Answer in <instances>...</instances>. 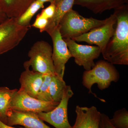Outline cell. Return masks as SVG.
Wrapping results in <instances>:
<instances>
[{
    "label": "cell",
    "mask_w": 128,
    "mask_h": 128,
    "mask_svg": "<svg viewBox=\"0 0 128 128\" xmlns=\"http://www.w3.org/2000/svg\"><path fill=\"white\" fill-rule=\"evenodd\" d=\"M73 94L71 86H66L62 100L57 106L50 112L38 113L37 115L41 120L56 128H72L68 120V105Z\"/></svg>",
    "instance_id": "obj_8"
},
{
    "label": "cell",
    "mask_w": 128,
    "mask_h": 128,
    "mask_svg": "<svg viewBox=\"0 0 128 128\" xmlns=\"http://www.w3.org/2000/svg\"><path fill=\"white\" fill-rule=\"evenodd\" d=\"M29 27L18 23L17 18H8L0 24V55L18 46L27 34Z\"/></svg>",
    "instance_id": "obj_5"
},
{
    "label": "cell",
    "mask_w": 128,
    "mask_h": 128,
    "mask_svg": "<svg viewBox=\"0 0 128 128\" xmlns=\"http://www.w3.org/2000/svg\"><path fill=\"white\" fill-rule=\"evenodd\" d=\"M62 0H54V2H55L56 5H57L59 3H60L61 1Z\"/></svg>",
    "instance_id": "obj_28"
},
{
    "label": "cell",
    "mask_w": 128,
    "mask_h": 128,
    "mask_svg": "<svg viewBox=\"0 0 128 128\" xmlns=\"http://www.w3.org/2000/svg\"><path fill=\"white\" fill-rule=\"evenodd\" d=\"M64 40L76 64L83 66L86 70H90L95 66L94 60L101 54L99 47L79 44L72 39Z\"/></svg>",
    "instance_id": "obj_9"
},
{
    "label": "cell",
    "mask_w": 128,
    "mask_h": 128,
    "mask_svg": "<svg viewBox=\"0 0 128 128\" xmlns=\"http://www.w3.org/2000/svg\"><path fill=\"white\" fill-rule=\"evenodd\" d=\"M36 0L43 4H44L46 2H50V3L51 2H54V0Z\"/></svg>",
    "instance_id": "obj_27"
},
{
    "label": "cell",
    "mask_w": 128,
    "mask_h": 128,
    "mask_svg": "<svg viewBox=\"0 0 128 128\" xmlns=\"http://www.w3.org/2000/svg\"><path fill=\"white\" fill-rule=\"evenodd\" d=\"M116 22V17L114 12L108 18L107 21L103 25L72 39L76 42H85L89 44H96L100 48L102 52L114 34Z\"/></svg>",
    "instance_id": "obj_6"
},
{
    "label": "cell",
    "mask_w": 128,
    "mask_h": 128,
    "mask_svg": "<svg viewBox=\"0 0 128 128\" xmlns=\"http://www.w3.org/2000/svg\"><path fill=\"white\" fill-rule=\"evenodd\" d=\"M74 1L75 0H62L56 5L54 16L52 18L48 20L44 32L48 33L58 26L65 14L72 9Z\"/></svg>",
    "instance_id": "obj_16"
},
{
    "label": "cell",
    "mask_w": 128,
    "mask_h": 128,
    "mask_svg": "<svg viewBox=\"0 0 128 128\" xmlns=\"http://www.w3.org/2000/svg\"><path fill=\"white\" fill-rule=\"evenodd\" d=\"M59 103L38 100L29 96L20 88L16 92L12 99L10 110L36 113L47 112L54 109Z\"/></svg>",
    "instance_id": "obj_7"
},
{
    "label": "cell",
    "mask_w": 128,
    "mask_h": 128,
    "mask_svg": "<svg viewBox=\"0 0 128 128\" xmlns=\"http://www.w3.org/2000/svg\"><path fill=\"white\" fill-rule=\"evenodd\" d=\"M110 121L116 128H128V111L125 108L117 110Z\"/></svg>",
    "instance_id": "obj_20"
},
{
    "label": "cell",
    "mask_w": 128,
    "mask_h": 128,
    "mask_svg": "<svg viewBox=\"0 0 128 128\" xmlns=\"http://www.w3.org/2000/svg\"><path fill=\"white\" fill-rule=\"evenodd\" d=\"M48 20L39 14L37 15L36 20L32 25L33 27L39 29L41 32H44L47 26Z\"/></svg>",
    "instance_id": "obj_22"
},
{
    "label": "cell",
    "mask_w": 128,
    "mask_h": 128,
    "mask_svg": "<svg viewBox=\"0 0 128 128\" xmlns=\"http://www.w3.org/2000/svg\"><path fill=\"white\" fill-rule=\"evenodd\" d=\"M18 90L6 86L0 87V120L4 123L6 124L12 99Z\"/></svg>",
    "instance_id": "obj_17"
},
{
    "label": "cell",
    "mask_w": 128,
    "mask_h": 128,
    "mask_svg": "<svg viewBox=\"0 0 128 128\" xmlns=\"http://www.w3.org/2000/svg\"><path fill=\"white\" fill-rule=\"evenodd\" d=\"M48 34L52 41V58L55 73L64 78L66 64L72 56L60 34L58 26Z\"/></svg>",
    "instance_id": "obj_10"
},
{
    "label": "cell",
    "mask_w": 128,
    "mask_h": 128,
    "mask_svg": "<svg viewBox=\"0 0 128 128\" xmlns=\"http://www.w3.org/2000/svg\"><path fill=\"white\" fill-rule=\"evenodd\" d=\"M21 73L19 82L20 89L28 95L36 98L37 94L43 82L44 75L26 68Z\"/></svg>",
    "instance_id": "obj_13"
},
{
    "label": "cell",
    "mask_w": 128,
    "mask_h": 128,
    "mask_svg": "<svg viewBox=\"0 0 128 128\" xmlns=\"http://www.w3.org/2000/svg\"><path fill=\"white\" fill-rule=\"evenodd\" d=\"M8 18L0 6V24L2 23L6 20Z\"/></svg>",
    "instance_id": "obj_25"
},
{
    "label": "cell",
    "mask_w": 128,
    "mask_h": 128,
    "mask_svg": "<svg viewBox=\"0 0 128 128\" xmlns=\"http://www.w3.org/2000/svg\"><path fill=\"white\" fill-rule=\"evenodd\" d=\"M35 0H0V6L8 18L19 17Z\"/></svg>",
    "instance_id": "obj_15"
},
{
    "label": "cell",
    "mask_w": 128,
    "mask_h": 128,
    "mask_svg": "<svg viewBox=\"0 0 128 128\" xmlns=\"http://www.w3.org/2000/svg\"><path fill=\"white\" fill-rule=\"evenodd\" d=\"M0 128H16L9 126L0 120Z\"/></svg>",
    "instance_id": "obj_26"
},
{
    "label": "cell",
    "mask_w": 128,
    "mask_h": 128,
    "mask_svg": "<svg viewBox=\"0 0 128 128\" xmlns=\"http://www.w3.org/2000/svg\"><path fill=\"white\" fill-rule=\"evenodd\" d=\"M99 128H116L112 124L110 119L106 114H101Z\"/></svg>",
    "instance_id": "obj_24"
},
{
    "label": "cell",
    "mask_w": 128,
    "mask_h": 128,
    "mask_svg": "<svg viewBox=\"0 0 128 128\" xmlns=\"http://www.w3.org/2000/svg\"><path fill=\"white\" fill-rule=\"evenodd\" d=\"M76 118L72 128H99L101 113L94 106H76Z\"/></svg>",
    "instance_id": "obj_12"
},
{
    "label": "cell",
    "mask_w": 128,
    "mask_h": 128,
    "mask_svg": "<svg viewBox=\"0 0 128 128\" xmlns=\"http://www.w3.org/2000/svg\"><path fill=\"white\" fill-rule=\"evenodd\" d=\"M6 124L20 125L25 128H51L39 118L36 113L9 110L7 114Z\"/></svg>",
    "instance_id": "obj_11"
},
{
    "label": "cell",
    "mask_w": 128,
    "mask_h": 128,
    "mask_svg": "<svg viewBox=\"0 0 128 128\" xmlns=\"http://www.w3.org/2000/svg\"><path fill=\"white\" fill-rule=\"evenodd\" d=\"M66 85L64 78L56 73L52 74L50 85V92L53 102H59L62 100Z\"/></svg>",
    "instance_id": "obj_18"
},
{
    "label": "cell",
    "mask_w": 128,
    "mask_h": 128,
    "mask_svg": "<svg viewBox=\"0 0 128 128\" xmlns=\"http://www.w3.org/2000/svg\"><path fill=\"white\" fill-rule=\"evenodd\" d=\"M56 5L54 2H51L48 7L43 9L40 13L42 16L48 20L52 18L55 12Z\"/></svg>",
    "instance_id": "obj_23"
},
{
    "label": "cell",
    "mask_w": 128,
    "mask_h": 128,
    "mask_svg": "<svg viewBox=\"0 0 128 128\" xmlns=\"http://www.w3.org/2000/svg\"><path fill=\"white\" fill-rule=\"evenodd\" d=\"M44 78L37 96V99L45 102H53L50 92V85L52 74H44Z\"/></svg>",
    "instance_id": "obj_21"
},
{
    "label": "cell",
    "mask_w": 128,
    "mask_h": 128,
    "mask_svg": "<svg viewBox=\"0 0 128 128\" xmlns=\"http://www.w3.org/2000/svg\"><path fill=\"white\" fill-rule=\"evenodd\" d=\"M128 0H75L74 5L86 8L95 14L116 9L128 4Z\"/></svg>",
    "instance_id": "obj_14"
},
{
    "label": "cell",
    "mask_w": 128,
    "mask_h": 128,
    "mask_svg": "<svg viewBox=\"0 0 128 128\" xmlns=\"http://www.w3.org/2000/svg\"><path fill=\"white\" fill-rule=\"evenodd\" d=\"M107 20L84 17L72 9L65 14L58 27L63 39H72L103 25Z\"/></svg>",
    "instance_id": "obj_2"
},
{
    "label": "cell",
    "mask_w": 128,
    "mask_h": 128,
    "mask_svg": "<svg viewBox=\"0 0 128 128\" xmlns=\"http://www.w3.org/2000/svg\"><path fill=\"white\" fill-rule=\"evenodd\" d=\"M117 22L114 34L101 52L112 64H128V5L114 10Z\"/></svg>",
    "instance_id": "obj_1"
},
{
    "label": "cell",
    "mask_w": 128,
    "mask_h": 128,
    "mask_svg": "<svg viewBox=\"0 0 128 128\" xmlns=\"http://www.w3.org/2000/svg\"><path fill=\"white\" fill-rule=\"evenodd\" d=\"M52 48L48 42L41 40L34 44L28 53L29 60L24 62L25 68L31 67L32 70L44 74H56L52 58Z\"/></svg>",
    "instance_id": "obj_4"
},
{
    "label": "cell",
    "mask_w": 128,
    "mask_h": 128,
    "mask_svg": "<svg viewBox=\"0 0 128 128\" xmlns=\"http://www.w3.org/2000/svg\"><path fill=\"white\" fill-rule=\"evenodd\" d=\"M43 3L34 0L29 6L25 11L17 18L18 23L23 26L30 27V23L33 17L41 8L44 7Z\"/></svg>",
    "instance_id": "obj_19"
},
{
    "label": "cell",
    "mask_w": 128,
    "mask_h": 128,
    "mask_svg": "<svg viewBox=\"0 0 128 128\" xmlns=\"http://www.w3.org/2000/svg\"><path fill=\"white\" fill-rule=\"evenodd\" d=\"M118 71L113 64L105 60H100L89 70H86L82 76V83L89 90V93L96 95L92 92V86L97 84L100 90L106 89L112 82H116L119 80Z\"/></svg>",
    "instance_id": "obj_3"
}]
</instances>
